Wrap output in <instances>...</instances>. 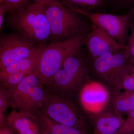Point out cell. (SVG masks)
I'll list each match as a JSON object with an SVG mask.
<instances>
[{"mask_svg": "<svg viewBox=\"0 0 134 134\" xmlns=\"http://www.w3.org/2000/svg\"><path fill=\"white\" fill-rule=\"evenodd\" d=\"M7 12L4 5H0V29L1 30H2L4 16H5V13Z\"/></svg>", "mask_w": 134, "mask_h": 134, "instance_id": "obj_24", "label": "cell"}, {"mask_svg": "<svg viewBox=\"0 0 134 134\" xmlns=\"http://www.w3.org/2000/svg\"><path fill=\"white\" fill-rule=\"evenodd\" d=\"M63 4L66 7L81 9L82 7H90L100 5L101 0H61Z\"/></svg>", "mask_w": 134, "mask_h": 134, "instance_id": "obj_18", "label": "cell"}, {"mask_svg": "<svg viewBox=\"0 0 134 134\" xmlns=\"http://www.w3.org/2000/svg\"><path fill=\"white\" fill-rule=\"evenodd\" d=\"M10 107V100L5 89L1 86L0 88V113H4Z\"/></svg>", "mask_w": 134, "mask_h": 134, "instance_id": "obj_23", "label": "cell"}, {"mask_svg": "<svg viewBox=\"0 0 134 134\" xmlns=\"http://www.w3.org/2000/svg\"><path fill=\"white\" fill-rule=\"evenodd\" d=\"M34 2L40 5L46 6L55 0H34Z\"/></svg>", "mask_w": 134, "mask_h": 134, "instance_id": "obj_26", "label": "cell"}, {"mask_svg": "<svg viewBox=\"0 0 134 134\" xmlns=\"http://www.w3.org/2000/svg\"><path fill=\"white\" fill-rule=\"evenodd\" d=\"M77 96L79 105L90 120L111 105L112 92L101 82L90 79Z\"/></svg>", "mask_w": 134, "mask_h": 134, "instance_id": "obj_9", "label": "cell"}, {"mask_svg": "<svg viewBox=\"0 0 134 134\" xmlns=\"http://www.w3.org/2000/svg\"><path fill=\"white\" fill-rule=\"evenodd\" d=\"M29 0H5V6L7 12L10 13L15 12L26 7Z\"/></svg>", "mask_w": 134, "mask_h": 134, "instance_id": "obj_20", "label": "cell"}, {"mask_svg": "<svg viewBox=\"0 0 134 134\" xmlns=\"http://www.w3.org/2000/svg\"><path fill=\"white\" fill-rule=\"evenodd\" d=\"M78 14L88 18L92 22L104 30L121 44L125 45L127 35L134 15V8L126 14L121 15L112 14L92 13L77 8L67 7Z\"/></svg>", "mask_w": 134, "mask_h": 134, "instance_id": "obj_8", "label": "cell"}, {"mask_svg": "<svg viewBox=\"0 0 134 134\" xmlns=\"http://www.w3.org/2000/svg\"><path fill=\"white\" fill-rule=\"evenodd\" d=\"M8 22L20 34L37 45L45 44L51 31L44 6L34 2L10 13Z\"/></svg>", "mask_w": 134, "mask_h": 134, "instance_id": "obj_3", "label": "cell"}, {"mask_svg": "<svg viewBox=\"0 0 134 134\" xmlns=\"http://www.w3.org/2000/svg\"><path fill=\"white\" fill-rule=\"evenodd\" d=\"M34 114L43 134H90L81 130L55 122L40 110L34 112Z\"/></svg>", "mask_w": 134, "mask_h": 134, "instance_id": "obj_14", "label": "cell"}, {"mask_svg": "<svg viewBox=\"0 0 134 134\" xmlns=\"http://www.w3.org/2000/svg\"><path fill=\"white\" fill-rule=\"evenodd\" d=\"M31 73H32L22 72L10 75L5 79L0 80L1 86L4 88H8L16 86L21 82L28 75Z\"/></svg>", "mask_w": 134, "mask_h": 134, "instance_id": "obj_17", "label": "cell"}, {"mask_svg": "<svg viewBox=\"0 0 134 134\" xmlns=\"http://www.w3.org/2000/svg\"><path fill=\"white\" fill-rule=\"evenodd\" d=\"M129 72L130 74L134 75V63H130Z\"/></svg>", "mask_w": 134, "mask_h": 134, "instance_id": "obj_27", "label": "cell"}, {"mask_svg": "<svg viewBox=\"0 0 134 134\" xmlns=\"http://www.w3.org/2000/svg\"><path fill=\"white\" fill-rule=\"evenodd\" d=\"M92 60L96 79L108 87L112 93L119 92L122 79L129 70V58L125 50L105 54Z\"/></svg>", "mask_w": 134, "mask_h": 134, "instance_id": "obj_7", "label": "cell"}, {"mask_svg": "<svg viewBox=\"0 0 134 134\" xmlns=\"http://www.w3.org/2000/svg\"><path fill=\"white\" fill-rule=\"evenodd\" d=\"M40 47L41 45H38L35 52L29 58L15 63L0 70V80L5 79L10 75L16 73H36Z\"/></svg>", "mask_w": 134, "mask_h": 134, "instance_id": "obj_15", "label": "cell"}, {"mask_svg": "<svg viewBox=\"0 0 134 134\" xmlns=\"http://www.w3.org/2000/svg\"><path fill=\"white\" fill-rule=\"evenodd\" d=\"M93 134H115L124 123L122 115L114 110L111 104L107 109L90 120Z\"/></svg>", "mask_w": 134, "mask_h": 134, "instance_id": "obj_12", "label": "cell"}, {"mask_svg": "<svg viewBox=\"0 0 134 134\" xmlns=\"http://www.w3.org/2000/svg\"><path fill=\"white\" fill-rule=\"evenodd\" d=\"M121 90L128 91H134V75L129 72L123 77L120 85L119 91Z\"/></svg>", "mask_w": 134, "mask_h": 134, "instance_id": "obj_22", "label": "cell"}, {"mask_svg": "<svg viewBox=\"0 0 134 134\" xmlns=\"http://www.w3.org/2000/svg\"><path fill=\"white\" fill-rule=\"evenodd\" d=\"M38 46L19 33L8 34L1 36L0 70L29 58L35 52Z\"/></svg>", "mask_w": 134, "mask_h": 134, "instance_id": "obj_10", "label": "cell"}, {"mask_svg": "<svg viewBox=\"0 0 134 134\" xmlns=\"http://www.w3.org/2000/svg\"><path fill=\"white\" fill-rule=\"evenodd\" d=\"M127 115L122 126L115 134H134V110Z\"/></svg>", "mask_w": 134, "mask_h": 134, "instance_id": "obj_19", "label": "cell"}, {"mask_svg": "<svg viewBox=\"0 0 134 134\" xmlns=\"http://www.w3.org/2000/svg\"><path fill=\"white\" fill-rule=\"evenodd\" d=\"M84 44L88 50L89 58L92 60L105 54L117 53L126 48V45L120 44L94 24L85 36Z\"/></svg>", "mask_w": 134, "mask_h": 134, "instance_id": "obj_11", "label": "cell"}, {"mask_svg": "<svg viewBox=\"0 0 134 134\" xmlns=\"http://www.w3.org/2000/svg\"><path fill=\"white\" fill-rule=\"evenodd\" d=\"M44 7L50 26V39L52 42L86 36L88 33L85 21L58 0Z\"/></svg>", "mask_w": 134, "mask_h": 134, "instance_id": "obj_5", "label": "cell"}, {"mask_svg": "<svg viewBox=\"0 0 134 134\" xmlns=\"http://www.w3.org/2000/svg\"><path fill=\"white\" fill-rule=\"evenodd\" d=\"M111 104L114 110L122 114H127L134 110V91L112 93Z\"/></svg>", "mask_w": 134, "mask_h": 134, "instance_id": "obj_16", "label": "cell"}, {"mask_svg": "<svg viewBox=\"0 0 134 134\" xmlns=\"http://www.w3.org/2000/svg\"><path fill=\"white\" fill-rule=\"evenodd\" d=\"M131 34L125 49L130 63H134V21L132 22L130 26Z\"/></svg>", "mask_w": 134, "mask_h": 134, "instance_id": "obj_21", "label": "cell"}, {"mask_svg": "<svg viewBox=\"0 0 134 134\" xmlns=\"http://www.w3.org/2000/svg\"><path fill=\"white\" fill-rule=\"evenodd\" d=\"M15 133V134H17V133Z\"/></svg>", "mask_w": 134, "mask_h": 134, "instance_id": "obj_29", "label": "cell"}, {"mask_svg": "<svg viewBox=\"0 0 134 134\" xmlns=\"http://www.w3.org/2000/svg\"><path fill=\"white\" fill-rule=\"evenodd\" d=\"M40 110L55 122L91 134L92 126L88 117L73 99L50 93L47 90L44 102Z\"/></svg>", "mask_w": 134, "mask_h": 134, "instance_id": "obj_4", "label": "cell"}, {"mask_svg": "<svg viewBox=\"0 0 134 134\" xmlns=\"http://www.w3.org/2000/svg\"><path fill=\"white\" fill-rule=\"evenodd\" d=\"M6 125L18 134H43L33 112L14 110L6 118Z\"/></svg>", "mask_w": 134, "mask_h": 134, "instance_id": "obj_13", "label": "cell"}, {"mask_svg": "<svg viewBox=\"0 0 134 134\" xmlns=\"http://www.w3.org/2000/svg\"><path fill=\"white\" fill-rule=\"evenodd\" d=\"M3 88L9 98L10 107L20 111L33 112L40 110L47 93L36 73L28 75L16 86Z\"/></svg>", "mask_w": 134, "mask_h": 134, "instance_id": "obj_6", "label": "cell"}, {"mask_svg": "<svg viewBox=\"0 0 134 134\" xmlns=\"http://www.w3.org/2000/svg\"><path fill=\"white\" fill-rule=\"evenodd\" d=\"M83 53L81 49L66 59L50 83L45 86L47 91L72 99L78 96L90 79L88 60Z\"/></svg>", "mask_w": 134, "mask_h": 134, "instance_id": "obj_1", "label": "cell"}, {"mask_svg": "<svg viewBox=\"0 0 134 134\" xmlns=\"http://www.w3.org/2000/svg\"><path fill=\"white\" fill-rule=\"evenodd\" d=\"M85 36L41 45L36 73L44 86L50 83L68 57L81 49Z\"/></svg>", "mask_w": 134, "mask_h": 134, "instance_id": "obj_2", "label": "cell"}, {"mask_svg": "<svg viewBox=\"0 0 134 134\" xmlns=\"http://www.w3.org/2000/svg\"><path fill=\"white\" fill-rule=\"evenodd\" d=\"M128 3H134V0H122Z\"/></svg>", "mask_w": 134, "mask_h": 134, "instance_id": "obj_28", "label": "cell"}, {"mask_svg": "<svg viewBox=\"0 0 134 134\" xmlns=\"http://www.w3.org/2000/svg\"><path fill=\"white\" fill-rule=\"evenodd\" d=\"M0 134H15L13 130L7 125L0 126Z\"/></svg>", "mask_w": 134, "mask_h": 134, "instance_id": "obj_25", "label": "cell"}]
</instances>
